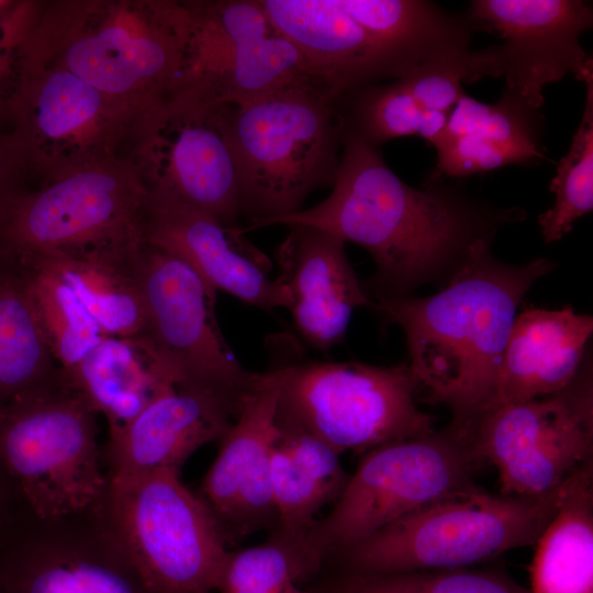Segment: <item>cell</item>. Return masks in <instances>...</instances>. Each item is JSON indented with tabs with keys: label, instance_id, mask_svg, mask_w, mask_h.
Wrapping results in <instances>:
<instances>
[{
	"label": "cell",
	"instance_id": "obj_1",
	"mask_svg": "<svg viewBox=\"0 0 593 593\" xmlns=\"http://www.w3.org/2000/svg\"><path fill=\"white\" fill-rule=\"evenodd\" d=\"M525 217L524 209L475 199L439 175L433 174L423 188L411 187L377 147L344 134L331 194L256 228L305 225L362 246L376 266L361 282L373 301L410 296L428 282H447L474 243L493 240L501 227Z\"/></svg>",
	"mask_w": 593,
	"mask_h": 593
},
{
	"label": "cell",
	"instance_id": "obj_2",
	"mask_svg": "<svg viewBox=\"0 0 593 593\" xmlns=\"http://www.w3.org/2000/svg\"><path fill=\"white\" fill-rule=\"evenodd\" d=\"M493 240L474 243L446 286L424 298H380L374 311L405 336L409 366L452 424L466 426L490 404L507 338L525 294L556 262L513 265L495 258Z\"/></svg>",
	"mask_w": 593,
	"mask_h": 593
},
{
	"label": "cell",
	"instance_id": "obj_3",
	"mask_svg": "<svg viewBox=\"0 0 593 593\" xmlns=\"http://www.w3.org/2000/svg\"><path fill=\"white\" fill-rule=\"evenodd\" d=\"M337 97L315 85L279 89L225 107L246 234L302 209L314 190L333 186L344 130Z\"/></svg>",
	"mask_w": 593,
	"mask_h": 593
},
{
	"label": "cell",
	"instance_id": "obj_4",
	"mask_svg": "<svg viewBox=\"0 0 593 593\" xmlns=\"http://www.w3.org/2000/svg\"><path fill=\"white\" fill-rule=\"evenodd\" d=\"M191 25L187 3L92 5L64 15L52 34L34 22L27 51L49 56L52 66L107 96L152 109L170 98L182 81Z\"/></svg>",
	"mask_w": 593,
	"mask_h": 593
},
{
	"label": "cell",
	"instance_id": "obj_5",
	"mask_svg": "<svg viewBox=\"0 0 593 593\" xmlns=\"http://www.w3.org/2000/svg\"><path fill=\"white\" fill-rule=\"evenodd\" d=\"M568 480L537 495L491 494L477 485L456 491L333 557L342 572L354 574L473 567L535 546L557 513Z\"/></svg>",
	"mask_w": 593,
	"mask_h": 593
},
{
	"label": "cell",
	"instance_id": "obj_6",
	"mask_svg": "<svg viewBox=\"0 0 593 593\" xmlns=\"http://www.w3.org/2000/svg\"><path fill=\"white\" fill-rule=\"evenodd\" d=\"M267 371L278 390L279 429L310 435L339 455L435 432L433 417L415 403L419 388L407 362L382 367L296 355Z\"/></svg>",
	"mask_w": 593,
	"mask_h": 593
},
{
	"label": "cell",
	"instance_id": "obj_7",
	"mask_svg": "<svg viewBox=\"0 0 593 593\" xmlns=\"http://www.w3.org/2000/svg\"><path fill=\"white\" fill-rule=\"evenodd\" d=\"M94 511L154 593L217 590L228 541L179 470L108 477Z\"/></svg>",
	"mask_w": 593,
	"mask_h": 593
},
{
	"label": "cell",
	"instance_id": "obj_8",
	"mask_svg": "<svg viewBox=\"0 0 593 593\" xmlns=\"http://www.w3.org/2000/svg\"><path fill=\"white\" fill-rule=\"evenodd\" d=\"M97 411L64 376L0 406V465L42 518L94 508L108 475Z\"/></svg>",
	"mask_w": 593,
	"mask_h": 593
},
{
	"label": "cell",
	"instance_id": "obj_9",
	"mask_svg": "<svg viewBox=\"0 0 593 593\" xmlns=\"http://www.w3.org/2000/svg\"><path fill=\"white\" fill-rule=\"evenodd\" d=\"M147 188L138 172L108 159L21 188L0 203V264L19 265L143 240Z\"/></svg>",
	"mask_w": 593,
	"mask_h": 593
},
{
	"label": "cell",
	"instance_id": "obj_10",
	"mask_svg": "<svg viewBox=\"0 0 593 593\" xmlns=\"http://www.w3.org/2000/svg\"><path fill=\"white\" fill-rule=\"evenodd\" d=\"M481 463L466 432L454 424L372 448L362 454L333 510L310 528L306 544L324 562L395 521L475 486Z\"/></svg>",
	"mask_w": 593,
	"mask_h": 593
},
{
	"label": "cell",
	"instance_id": "obj_11",
	"mask_svg": "<svg viewBox=\"0 0 593 593\" xmlns=\"http://www.w3.org/2000/svg\"><path fill=\"white\" fill-rule=\"evenodd\" d=\"M480 460L499 473L503 495L546 493L593 461V384L589 358L563 390L495 405L462 427Z\"/></svg>",
	"mask_w": 593,
	"mask_h": 593
},
{
	"label": "cell",
	"instance_id": "obj_12",
	"mask_svg": "<svg viewBox=\"0 0 593 593\" xmlns=\"http://www.w3.org/2000/svg\"><path fill=\"white\" fill-rule=\"evenodd\" d=\"M137 271L147 311L145 334L177 385L220 393L243 407L261 373L246 370L220 327L216 291L184 260L142 242Z\"/></svg>",
	"mask_w": 593,
	"mask_h": 593
},
{
	"label": "cell",
	"instance_id": "obj_13",
	"mask_svg": "<svg viewBox=\"0 0 593 593\" xmlns=\"http://www.w3.org/2000/svg\"><path fill=\"white\" fill-rule=\"evenodd\" d=\"M0 593H154L94 508L42 518L24 503L0 530Z\"/></svg>",
	"mask_w": 593,
	"mask_h": 593
},
{
	"label": "cell",
	"instance_id": "obj_14",
	"mask_svg": "<svg viewBox=\"0 0 593 593\" xmlns=\"http://www.w3.org/2000/svg\"><path fill=\"white\" fill-rule=\"evenodd\" d=\"M225 107L177 92L149 110L138 135V171L148 191L238 226L239 181Z\"/></svg>",
	"mask_w": 593,
	"mask_h": 593
},
{
	"label": "cell",
	"instance_id": "obj_15",
	"mask_svg": "<svg viewBox=\"0 0 593 593\" xmlns=\"http://www.w3.org/2000/svg\"><path fill=\"white\" fill-rule=\"evenodd\" d=\"M137 108L145 109L107 96L60 67L26 59L12 131L27 169L51 167L55 175L114 159L111 154L123 132L134 127L130 122L136 121Z\"/></svg>",
	"mask_w": 593,
	"mask_h": 593
},
{
	"label": "cell",
	"instance_id": "obj_16",
	"mask_svg": "<svg viewBox=\"0 0 593 593\" xmlns=\"http://www.w3.org/2000/svg\"><path fill=\"white\" fill-rule=\"evenodd\" d=\"M467 18L473 27L500 33L497 46L504 91L533 109L544 87L569 74L581 79L592 59L581 35L593 25L592 7L581 0H474Z\"/></svg>",
	"mask_w": 593,
	"mask_h": 593
},
{
	"label": "cell",
	"instance_id": "obj_17",
	"mask_svg": "<svg viewBox=\"0 0 593 593\" xmlns=\"http://www.w3.org/2000/svg\"><path fill=\"white\" fill-rule=\"evenodd\" d=\"M147 192L143 240L184 260L216 292L265 311L287 306V291L268 276V258L240 226H228L167 194Z\"/></svg>",
	"mask_w": 593,
	"mask_h": 593
},
{
	"label": "cell",
	"instance_id": "obj_18",
	"mask_svg": "<svg viewBox=\"0 0 593 593\" xmlns=\"http://www.w3.org/2000/svg\"><path fill=\"white\" fill-rule=\"evenodd\" d=\"M277 399L273 378L261 372L202 480L199 496L228 542L277 522L270 482L272 452L280 437Z\"/></svg>",
	"mask_w": 593,
	"mask_h": 593
},
{
	"label": "cell",
	"instance_id": "obj_19",
	"mask_svg": "<svg viewBox=\"0 0 593 593\" xmlns=\"http://www.w3.org/2000/svg\"><path fill=\"white\" fill-rule=\"evenodd\" d=\"M376 41L392 76L430 70L465 72L470 82L500 77L497 46L472 51L473 25L424 0H339Z\"/></svg>",
	"mask_w": 593,
	"mask_h": 593
},
{
	"label": "cell",
	"instance_id": "obj_20",
	"mask_svg": "<svg viewBox=\"0 0 593 593\" xmlns=\"http://www.w3.org/2000/svg\"><path fill=\"white\" fill-rule=\"evenodd\" d=\"M276 253L299 336L320 351L343 342L358 307L376 309L347 257L345 242L325 231L290 225Z\"/></svg>",
	"mask_w": 593,
	"mask_h": 593
},
{
	"label": "cell",
	"instance_id": "obj_21",
	"mask_svg": "<svg viewBox=\"0 0 593 593\" xmlns=\"http://www.w3.org/2000/svg\"><path fill=\"white\" fill-rule=\"evenodd\" d=\"M242 407L211 390L177 385L152 402L102 447L108 477L181 469L203 445L221 440Z\"/></svg>",
	"mask_w": 593,
	"mask_h": 593
},
{
	"label": "cell",
	"instance_id": "obj_22",
	"mask_svg": "<svg viewBox=\"0 0 593 593\" xmlns=\"http://www.w3.org/2000/svg\"><path fill=\"white\" fill-rule=\"evenodd\" d=\"M592 333V316L577 313L571 305L559 310L529 307L517 314L486 409L530 401L567 388L583 365Z\"/></svg>",
	"mask_w": 593,
	"mask_h": 593
},
{
	"label": "cell",
	"instance_id": "obj_23",
	"mask_svg": "<svg viewBox=\"0 0 593 593\" xmlns=\"http://www.w3.org/2000/svg\"><path fill=\"white\" fill-rule=\"evenodd\" d=\"M277 30L336 97L392 78L371 34L339 0H261Z\"/></svg>",
	"mask_w": 593,
	"mask_h": 593
},
{
	"label": "cell",
	"instance_id": "obj_24",
	"mask_svg": "<svg viewBox=\"0 0 593 593\" xmlns=\"http://www.w3.org/2000/svg\"><path fill=\"white\" fill-rule=\"evenodd\" d=\"M544 118L517 97L503 91L494 103L463 94L452 108L434 147V174L460 178L513 164L537 163Z\"/></svg>",
	"mask_w": 593,
	"mask_h": 593
},
{
	"label": "cell",
	"instance_id": "obj_25",
	"mask_svg": "<svg viewBox=\"0 0 593 593\" xmlns=\"http://www.w3.org/2000/svg\"><path fill=\"white\" fill-rule=\"evenodd\" d=\"M70 383L109 425V436L126 427L177 382L150 338L107 336L80 361Z\"/></svg>",
	"mask_w": 593,
	"mask_h": 593
},
{
	"label": "cell",
	"instance_id": "obj_26",
	"mask_svg": "<svg viewBox=\"0 0 593 593\" xmlns=\"http://www.w3.org/2000/svg\"><path fill=\"white\" fill-rule=\"evenodd\" d=\"M299 85L326 88L299 49L275 26L191 68L178 91L210 104L237 105Z\"/></svg>",
	"mask_w": 593,
	"mask_h": 593
},
{
	"label": "cell",
	"instance_id": "obj_27",
	"mask_svg": "<svg viewBox=\"0 0 593 593\" xmlns=\"http://www.w3.org/2000/svg\"><path fill=\"white\" fill-rule=\"evenodd\" d=\"M142 242L31 262L54 269L77 293L107 336H134L145 333L147 327L137 271Z\"/></svg>",
	"mask_w": 593,
	"mask_h": 593
},
{
	"label": "cell",
	"instance_id": "obj_28",
	"mask_svg": "<svg viewBox=\"0 0 593 593\" xmlns=\"http://www.w3.org/2000/svg\"><path fill=\"white\" fill-rule=\"evenodd\" d=\"M535 547L530 593H593V461L569 478Z\"/></svg>",
	"mask_w": 593,
	"mask_h": 593
},
{
	"label": "cell",
	"instance_id": "obj_29",
	"mask_svg": "<svg viewBox=\"0 0 593 593\" xmlns=\"http://www.w3.org/2000/svg\"><path fill=\"white\" fill-rule=\"evenodd\" d=\"M339 457L310 435L280 430L270 470L277 529L305 534L318 511L338 499L349 479Z\"/></svg>",
	"mask_w": 593,
	"mask_h": 593
},
{
	"label": "cell",
	"instance_id": "obj_30",
	"mask_svg": "<svg viewBox=\"0 0 593 593\" xmlns=\"http://www.w3.org/2000/svg\"><path fill=\"white\" fill-rule=\"evenodd\" d=\"M61 376L19 275L0 264V406Z\"/></svg>",
	"mask_w": 593,
	"mask_h": 593
},
{
	"label": "cell",
	"instance_id": "obj_31",
	"mask_svg": "<svg viewBox=\"0 0 593 593\" xmlns=\"http://www.w3.org/2000/svg\"><path fill=\"white\" fill-rule=\"evenodd\" d=\"M7 266L19 275L53 358L70 383L80 361L107 335L54 269L42 262Z\"/></svg>",
	"mask_w": 593,
	"mask_h": 593
},
{
	"label": "cell",
	"instance_id": "obj_32",
	"mask_svg": "<svg viewBox=\"0 0 593 593\" xmlns=\"http://www.w3.org/2000/svg\"><path fill=\"white\" fill-rule=\"evenodd\" d=\"M306 534L279 529L258 546L230 551L217 590L220 593H283L315 575L323 561L306 544Z\"/></svg>",
	"mask_w": 593,
	"mask_h": 593
},
{
	"label": "cell",
	"instance_id": "obj_33",
	"mask_svg": "<svg viewBox=\"0 0 593 593\" xmlns=\"http://www.w3.org/2000/svg\"><path fill=\"white\" fill-rule=\"evenodd\" d=\"M581 81L586 89L582 119L550 183L555 202L538 216L546 244L560 240L578 219L593 210V64Z\"/></svg>",
	"mask_w": 593,
	"mask_h": 593
},
{
	"label": "cell",
	"instance_id": "obj_34",
	"mask_svg": "<svg viewBox=\"0 0 593 593\" xmlns=\"http://www.w3.org/2000/svg\"><path fill=\"white\" fill-rule=\"evenodd\" d=\"M336 104L344 134L377 148L393 138L422 134L426 110L400 79L347 91Z\"/></svg>",
	"mask_w": 593,
	"mask_h": 593
},
{
	"label": "cell",
	"instance_id": "obj_35",
	"mask_svg": "<svg viewBox=\"0 0 593 593\" xmlns=\"http://www.w3.org/2000/svg\"><path fill=\"white\" fill-rule=\"evenodd\" d=\"M324 593H530L499 568H458L385 574L340 572Z\"/></svg>",
	"mask_w": 593,
	"mask_h": 593
},
{
	"label": "cell",
	"instance_id": "obj_36",
	"mask_svg": "<svg viewBox=\"0 0 593 593\" xmlns=\"http://www.w3.org/2000/svg\"><path fill=\"white\" fill-rule=\"evenodd\" d=\"M34 21L30 3L4 1L0 5V128L12 130Z\"/></svg>",
	"mask_w": 593,
	"mask_h": 593
},
{
	"label": "cell",
	"instance_id": "obj_37",
	"mask_svg": "<svg viewBox=\"0 0 593 593\" xmlns=\"http://www.w3.org/2000/svg\"><path fill=\"white\" fill-rule=\"evenodd\" d=\"M406 83L415 100L425 110L450 113L465 94L462 83L469 77L456 70H430L400 79Z\"/></svg>",
	"mask_w": 593,
	"mask_h": 593
},
{
	"label": "cell",
	"instance_id": "obj_38",
	"mask_svg": "<svg viewBox=\"0 0 593 593\" xmlns=\"http://www.w3.org/2000/svg\"><path fill=\"white\" fill-rule=\"evenodd\" d=\"M27 166L12 130L0 128V203L23 188Z\"/></svg>",
	"mask_w": 593,
	"mask_h": 593
},
{
	"label": "cell",
	"instance_id": "obj_39",
	"mask_svg": "<svg viewBox=\"0 0 593 593\" xmlns=\"http://www.w3.org/2000/svg\"><path fill=\"white\" fill-rule=\"evenodd\" d=\"M22 502L16 486L0 465V530L11 521Z\"/></svg>",
	"mask_w": 593,
	"mask_h": 593
},
{
	"label": "cell",
	"instance_id": "obj_40",
	"mask_svg": "<svg viewBox=\"0 0 593 593\" xmlns=\"http://www.w3.org/2000/svg\"><path fill=\"white\" fill-rule=\"evenodd\" d=\"M283 593H324L322 590L313 591V590H305L301 589L299 585H292L289 589H287Z\"/></svg>",
	"mask_w": 593,
	"mask_h": 593
},
{
	"label": "cell",
	"instance_id": "obj_41",
	"mask_svg": "<svg viewBox=\"0 0 593 593\" xmlns=\"http://www.w3.org/2000/svg\"><path fill=\"white\" fill-rule=\"evenodd\" d=\"M4 2V0H0V5Z\"/></svg>",
	"mask_w": 593,
	"mask_h": 593
}]
</instances>
